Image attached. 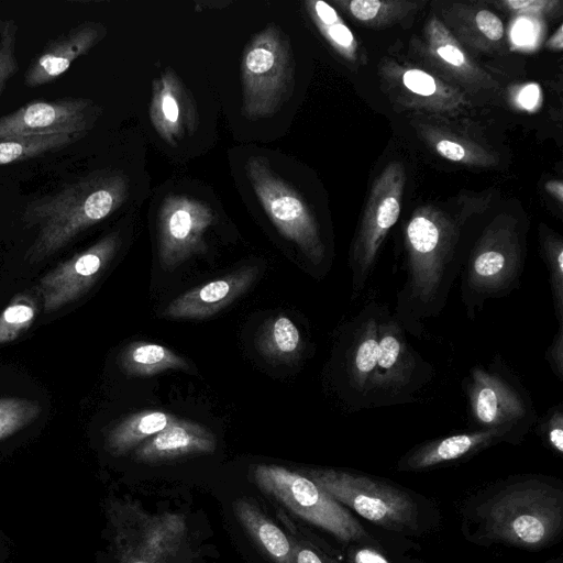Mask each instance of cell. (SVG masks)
I'll use <instances>...</instances> for the list:
<instances>
[{
    "label": "cell",
    "mask_w": 563,
    "mask_h": 563,
    "mask_svg": "<svg viewBox=\"0 0 563 563\" xmlns=\"http://www.w3.org/2000/svg\"><path fill=\"white\" fill-rule=\"evenodd\" d=\"M460 230L434 206L417 208L404 231L405 282L396 295L394 317L406 332L421 338L423 323L446 305L459 275Z\"/></svg>",
    "instance_id": "obj_1"
},
{
    "label": "cell",
    "mask_w": 563,
    "mask_h": 563,
    "mask_svg": "<svg viewBox=\"0 0 563 563\" xmlns=\"http://www.w3.org/2000/svg\"><path fill=\"white\" fill-rule=\"evenodd\" d=\"M128 178L115 170H96L54 194L30 201L22 213L26 227L38 233L26 258L37 263L122 206L128 197Z\"/></svg>",
    "instance_id": "obj_2"
},
{
    "label": "cell",
    "mask_w": 563,
    "mask_h": 563,
    "mask_svg": "<svg viewBox=\"0 0 563 563\" xmlns=\"http://www.w3.org/2000/svg\"><path fill=\"white\" fill-rule=\"evenodd\" d=\"M106 515L113 563H191L184 515L152 514L131 498L111 499Z\"/></svg>",
    "instance_id": "obj_3"
},
{
    "label": "cell",
    "mask_w": 563,
    "mask_h": 563,
    "mask_svg": "<svg viewBox=\"0 0 563 563\" xmlns=\"http://www.w3.org/2000/svg\"><path fill=\"white\" fill-rule=\"evenodd\" d=\"M525 243L515 219L496 218L461 266V298L473 319L488 299L509 295L525 268Z\"/></svg>",
    "instance_id": "obj_4"
},
{
    "label": "cell",
    "mask_w": 563,
    "mask_h": 563,
    "mask_svg": "<svg viewBox=\"0 0 563 563\" xmlns=\"http://www.w3.org/2000/svg\"><path fill=\"white\" fill-rule=\"evenodd\" d=\"M483 512L489 538L537 549L553 541L561 532L562 495L544 483H517L489 500Z\"/></svg>",
    "instance_id": "obj_5"
},
{
    "label": "cell",
    "mask_w": 563,
    "mask_h": 563,
    "mask_svg": "<svg viewBox=\"0 0 563 563\" xmlns=\"http://www.w3.org/2000/svg\"><path fill=\"white\" fill-rule=\"evenodd\" d=\"M463 390L474 430H505L518 441L537 421L529 393L503 363L472 367Z\"/></svg>",
    "instance_id": "obj_6"
},
{
    "label": "cell",
    "mask_w": 563,
    "mask_h": 563,
    "mask_svg": "<svg viewBox=\"0 0 563 563\" xmlns=\"http://www.w3.org/2000/svg\"><path fill=\"white\" fill-rule=\"evenodd\" d=\"M294 62L289 42L274 24L246 45L241 60L242 110L250 120L271 117L292 90Z\"/></svg>",
    "instance_id": "obj_7"
},
{
    "label": "cell",
    "mask_w": 563,
    "mask_h": 563,
    "mask_svg": "<svg viewBox=\"0 0 563 563\" xmlns=\"http://www.w3.org/2000/svg\"><path fill=\"white\" fill-rule=\"evenodd\" d=\"M251 477L265 495L338 539L360 541L367 538L362 525L300 471L274 464H255L251 467Z\"/></svg>",
    "instance_id": "obj_8"
},
{
    "label": "cell",
    "mask_w": 563,
    "mask_h": 563,
    "mask_svg": "<svg viewBox=\"0 0 563 563\" xmlns=\"http://www.w3.org/2000/svg\"><path fill=\"white\" fill-rule=\"evenodd\" d=\"M342 506L389 530L417 528L418 509L405 492L375 478L331 468L300 471Z\"/></svg>",
    "instance_id": "obj_9"
},
{
    "label": "cell",
    "mask_w": 563,
    "mask_h": 563,
    "mask_svg": "<svg viewBox=\"0 0 563 563\" xmlns=\"http://www.w3.org/2000/svg\"><path fill=\"white\" fill-rule=\"evenodd\" d=\"M405 330L382 306L378 357L369 383L365 409L413 400V394L431 377V366L410 345Z\"/></svg>",
    "instance_id": "obj_10"
},
{
    "label": "cell",
    "mask_w": 563,
    "mask_h": 563,
    "mask_svg": "<svg viewBox=\"0 0 563 563\" xmlns=\"http://www.w3.org/2000/svg\"><path fill=\"white\" fill-rule=\"evenodd\" d=\"M246 177L267 217L286 239L296 243L307 258L320 265L325 245L318 223L299 192L271 168L263 156H251Z\"/></svg>",
    "instance_id": "obj_11"
},
{
    "label": "cell",
    "mask_w": 563,
    "mask_h": 563,
    "mask_svg": "<svg viewBox=\"0 0 563 563\" xmlns=\"http://www.w3.org/2000/svg\"><path fill=\"white\" fill-rule=\"evenodd\" d=\"M405 181L402 164L394 161L372 185L350 250L353 298L364 289L382 244L399 218Z\"/></svg>",
    "instance_id": "obj_12"
},
{
    "label": "cell",
    "mask_w": 563,
    "mask_h": 563,
    "mask_svg": "<svg viewBox=\"0 0 563 563\" xmlns=\"http://www.w3.org/2000/svg\"><path fill=\"white\" fill-rule=\"evenodd\" d=\"M100 107L85 97L29 102L0 117V139L58 134L84 136L96 124Z\"/></svg>",
    "instance_id": "obj_13"
},
{
    "label": "cell",
    "mask_w": 563,
    "mask_h": 563,
    "mask_svg": "<svg viewBox=\"0 0 563 563\" xmlns=\"http://www.w3.org/2000/svg\"><path fill=\"white\" fill-rule=\"evenodd\" d=\"M214 221L213 210L203 201L184 195L167 196L158 212V257L173 271L206 249L203 235Z\"/></svg>",
    "instance_id": "obj_14"
},
{
    "label": "cell",
    "mask_w": 563,
    "mask_h": 563,
    "mask_svg": "<svg viewBox=\"0 0 563 563\" xmlns=\"http://www.w3.org/2000/svg\"><path fill=\"white\" fill-rule=\"evenodd\" d=\"M120 244L112 232L44 275L40 291L46 312L55 311L84 296L113 258Z\"/></svg>",
    "instance_id": "obj_15"
},
{
    "label": "cell",
    "mask_w": 563,
    "mask_h": 563,
    "mask_svg": "<svg viewBox=\"0 0 563 563\" xmlns=\"http://www.w3.org/2000/svg\"><path fill=\"white\" fill-rule=\"evenodd\" d=\"M379 74L390 98L406 108L446 114L468 106L460 88L424 69L387 60Z\"/></svg>",
    "instance_id": "obj_16"
},
{
    "label": "cell",
    "mask_w": 563,
    "mask_h": 563,
    "mask_svg": "<svg viewBox=\"0 0 563 563\" xmlns=\"http://www.w3.org/2000/svg\"><path fill=\"white\" fill-rule=\"evenodd\" d=\"M416 46L422 59L442 77L471 90L497 87L494 78L471 59L457 38L435 16L429 19L422 43Z\"/></svg>",
    "instance_id": "obj_17"
},
{
    "label": "cell",
    "mask_w": 563,
    "mask_h": 563,
    "mask_svg": "<svg viewBox=\"0 0 563 563\" xmlns=\"http://www.w3.org/2000/svg\"><path fill=\"white\" fill-rule=\"evenodd\" d=\"M382 306L372 301L356 314L344 351L343 375L355 409H365L369 383L378 357V325Z\"/></svg>",
    "instance_id": "obj_18"
},
{
    "label": "cell",
    "mask_w": 563,
    "mask_h": 563,
    "mask_svg": "<svg viewBox=\"0 0 563 563\" xmlns=\"http://www.w3.org/2000/svg\"><path fill=\"white\" fill-rule=\"evenodd\" d=\"M107 34V27L95 21L81 22L46 43L26 68L23 81L37 88L60 77L75 59L87 54Z\"/></svg>",
    "instance_id": "obj_19"
},
{
    "label": "cell",
    "mask_w": 563,
    "mask_h": 563,
    "mask_svg": "<svg viewBox=\"0 0 563 563\" xmlns=\"http://www.w3.org/2000/svg\"><path fill=\"white\" fill-rule=\"evenodd\" d=\"M257 275V267H244L195 287L170 301L163 316L174 319L209 318L246 291Z\"/></svg>",
    "instance_id": "obj_20"
},
{
    "label": "cell",
    "mask_w": 563,
    "mask_h": 563,
    "mask_svg": "<svg viewBox=\"0 0 563 563\" xmlns=\"http://www.w3.org/2000/svg\"><path fill=\"white\" fill-rule=\"evenodd\" d=\"M216 435L206 427L177 418L161 432L135 448L133 456L147 464L162 463L216 451Z\"/></svg>",
    "instance_id": "obj_21"
},
{
    "label": "cell",
    "mask_w": 563,
    "mask_h": 563,
    "mask_svg": "<svg viewBox=\"0 0 563 563\" xmlns=\"http://www.w3.org/2000/svg\"><path fill=\"white\" fill-rule=\"evenodd\" d=\"M150 118L159 136L170 145H176L195 124L191 99L173 70L166 69L153 81Z\"/></svg>",
    "instance_id": "obj_22"
},
{
    "label": "cell",
    "mask_w": 563,
    "mask_h": 563,
    "mask_svg": "<svg viewBox=\"0 0 563 563\" xmlns=\"http://www.w3.org/2000/svg\"><path fill=\"white\" fill-rule=\"evenodd\" d=\"M500 441L517 442L505 430H472L423 443L398 463L399 471H421L460 460Z\"/></svg>",
    "instance_id": "obj_23"
},
{
    "label": "cell",
    "mask_w": 563,
    "mask_h": 563,
    "mask_svg": "<svg viewBox=\"0 0 563 563\" xmlns=\"http://www.w3.org/2000/svg\"><path fill=\"white\" fill-rule=\"evenodd\" d=\"M233 510L252 541L273 563H294L291 537H288L252 499L238 498L233 504Z\"/></svg>",
    "instance_id": "obj_24"
},
{
    "label": "cell",
    "mask_w": 563,
    "mask_h": 563,
    "mask_svg": "<svg viewBox=\"0 0 563 563\" xmlns=\"http://www.w3.org/2000/svg\"><path fill=\"white\" fill-rule=\"evenodd\" d=\"M417 129L424 142L448 161L478 167H492L498 163L493 151L446 128L419 123Z\"/></svg>",
    "instance_id": "obj_25"
},
{
    "label": "cell",
    "mask_w": 563,
    "mask_h": 563,
    "mask_svg": "<svg viewBox=\"0 0 563 563\" xmlns=\"http://www.w3.org/2000/svg\"><path fill=\"white\" fill-rule=\"evenodd\" d=\"M177 417L161 410H142L119 422L108 434L107 449L113 455H123L164 430Z\"/></svg>",
    "instance_id": "obj_26"
},
{
    "label": "cell",
    "mask_w": 563,
    "mask_h": 563,
    "mask_svg": "<svg viewBox=\"0 0 563 563\" xmlns=\"http://www.w3.org/2000/svg\"><path fill=\"white\" fill-rule=\"evenodd\" d=\"M451 23L461 41L482 51L493 49L504 37V24L490 10L456 5Z\"/></svg>",
    "instance_id": "obj_27"
},
{
    "label": "cell",
    "mask_w": 563,
    "mask_h": 563,
    "mask_svg": "<svg viewBox=\"0 0 563 563\" xmlns=\"http://www.w3.org/2000/svg\"><path fill=\"white\" fill-rule=\"evenodd\" d=\"M121 366L128 375L150 377L167 369H188L187 362L164 345L136 341L121 353Z\"/></svg>",
    "instance_id": "obj_28"
},
{
    "label": "cell",
    "mask_w": 563,
    "mask_h": 563,
    "mask_svg": "<svg viewBox=\"0 0 563 563\" xmlns=\"http://www.w3.org/2000/svg\"><path fill=\"white\" fill-rule=\"evenodd\" d=\"M256 347L267 358L289 362L302 351V338L296 324L286 316L268 319L258 330Z\"/></svg>",
    "instance_id": "obj_29"
},
{
    "label": "cell",
    "mask_w": 563,
    "mask_h": 563,
    "mask_svg": "<svg viewBox=\"0 0 563 563\" xmlns=\"http://www.w3.org/2000/svg\"><path fill=\"white\" fill-rule=\"evenodd\" d=\"M305 5L313 24L332 48L344 59L358 62L360 46L336 10L321 0H308Z\"/></svg>",
    "instance_id": "obj_30"
},
{
    "label": "cell",
    "mask_w": 563,
    "mask_h": 563,
    "mask_svg": "<svg viewBox=\"0 0 563 563\" xmlns=\"http://www.w3.org/2000/svg\"><path fill=\"white\" fill-rule=\"evenodd\" d=\"M333 3L356 22L372 29L390 26L417 8V2L407 0H336Z\"/></svg>",
    "instance_id": "obj_31"
},
{
    "label": "cell",
    "mask_w": 563,
    "mask_h": 563,
    "mask_svg": "<svg viewBox=\"0 0 563 563\" xmlns=\"http://www.w3.org/2000/svg\"><path fill=\"white\" fill-rule=\"evenodd\" d=\"M81 135L58 134L0 139V165L11 164L57 152L81 139Z\"/></svg>",
    "instance_id": "obj_32"
},
{
    "label": "cell",
    "mask_w": 563,
    "mask_h": 563,
    "mask_svg": "<svg viewBox=\"0 0 563 563\" xmlns=\"http://www.w3.org/2000/svg\"><path fill=\"white\" fill-rule=\"evenodd\" d=\"M541 249L548 268L554 314L563 325V241L553 233H542Z\"/></svg>",
    "instance_id": "obj_33"
},
{
    "label": "cell",
    "mask_w": 563,
    "mask_h": 563,
    "mask_svg": "<svg viewBox=\"0 0 563 563\" xmlns=\"http://www.w3.org/2000/svg\"><path fill=\"white\" fill-rule=\"evenodd\" d=\"M36 302L30 297H15L0 313V344L18 339L33 323Z\"/></svg>",
    "instance_id": "obj_34"
},
{
    "label": "cell",
    "mask_w": 563,
    "mask_h": 563,
    "mask_svg": "<svg viewBox=\"0 0 563 563\" xmlns=\"http://www.w3.org/2000/svg\"><path fill=\"white\" fill-rule=\"evenodd\" d=\"M40 412L41 407L30 399L0 397V440L29 426Z\"/></svg>",
    "instance_id": "obj_35"
},
{
    "label": "cell",
    "mask_w": 563,
    "mask_h": 563,
    "mask_svg": "<svg viewBox=\"0 0 563 563\" xmlns=\"http://www.w3.org/2000/svg\"><path fill=\"white\" fill-rule=\"evenodd\" d=\"M19 25L13 19H0V98L8 81L19 70L15 45Z\"/></svg>",
    "instance_id": "obj_36"
},
{
    "label": "cell",
    "mask_w": 563,
    "mask_h": 563,
    "mask_svg": "<svg viewBox=\"0 0 563 563\" xmlns=\"http://www.w3.org/2000/svg\"><path fill=\"white\" fill-rule=\"evenodd\" d=\"M543 442L556 454L563 453V409L562 405L550 408L539 421Z\"/></svg>",
    "instance_id": "obj_37"
},
{
    "label": "cell",
    "mask_w": 563,
    "mask_h": 563,
    "mask_svg": "<svg viewBox=\"0 0 563 563\" xmlns=\"http://www.w3.org/2000/svg\"><path fill=\"white\" fill-rule=\"evenodd\" d=\"M499 4L517 13L542 15L556 10L555 7L560 5L561 2L551 0H505L500 1Z\"/></svg>",
    "instance_id": "obj_38"
},
{
    "label": "cell",
    "mask_w": 563,
    "mask_h": 563,
    "mask_svg": "<svg viewBox=\"0 0 563 563\" xmlns=\"http://www.w3.org/2000/svg\"><path fill=\"white\" fill-rule=\"evenodd\" d=\"M545 360L553 374L563 380V325H559L551 343L545 351Z\"/></svg>",
    "instance_id": "obj_39"
},
{
    "label": "cell",
    "mask_w": 563,
    "mask_h": 563,
    "mask_svg": "<svg viewBox=\"0 0 563 563\" xmlns=\"http://www.w3.org/2000/svg\"><path fill=\"white\" fill-rule=\"evenodd\" d=\"M294 563H339L305 541L292 538Z\"/></svg>",
    "instance_id": "obj_40"
},
{
    "label": "cell",
    "mask_w": 563,
    "mask_h": 563,
    "mask_svg": "<svg viewBox=\"0 0 563 563\" xmlns=\"http://www.w3.org/2000/svg\"><path fill=\"white\" fill-rule=\"evenodd\" d=\"M540 99V89L537 85H528L520 90L518 101L525 109L534 108Z\"/></svg>",
    "instance_id": "obj_41"
},
{
    "label": "cell",
    "mask_w": 563,
    "mask_h": 563,
    "mask_svg": "<svg viewBox=\"0 0 563 563\" xmlns=\"http://www.w3.org/2000/svg\"><path fill=\"white\" fill-rule=\"evenodd\" d=\"M354 563H389L388 560L371 548H362L355 551L353 555Z\"/></svg>",
    "instance_id": "obj_42"
},
{
    "label": "cell",
    "mask_w": 563,
    "mask_h": 563,
    "mask_svg": "<svg viewBox=\"0 0 563 563\" xmlns=\"http://www.w3.org/2000/svg\"><path fill=\"white\" fill-rule=\"evenodd\" d=\"M514 33L517 42L525 43L532 35L531 24L523 20L515 27Z\"/></svg>",
    "instance_id": "obj_43"
},
{
    "label": "cell",
    "mask_w": 563,
    "mask_h": 563,
    "mask_svg": "<svg viewBox=\"0 0 563 563\" xmlns=\"http://www.w3.org/2000/svg\"><path fill=\"white\" fill-rule=\"evenodd\" d=\"M544 187L560 203L563 202V183L561 180H550Z\"/></svg>",
    "instance_id": "obj_44"
},
{
    "label": "cell",
    "mask_w": 563,
    "mask_h": 563,
    "mask_svg": "<svg viewBox=\"0 0 563 563\" xmlns=\"http://www.w3.org/2000/svg\"><path fill=\"white\" fill-rule=\"evenodd\" d=\"M547 46L552 51H562L563 48V27L560 25L556 32L549 38Z\"/></svg>",
    "instance_id": "obj_45"
}]
</instances>
